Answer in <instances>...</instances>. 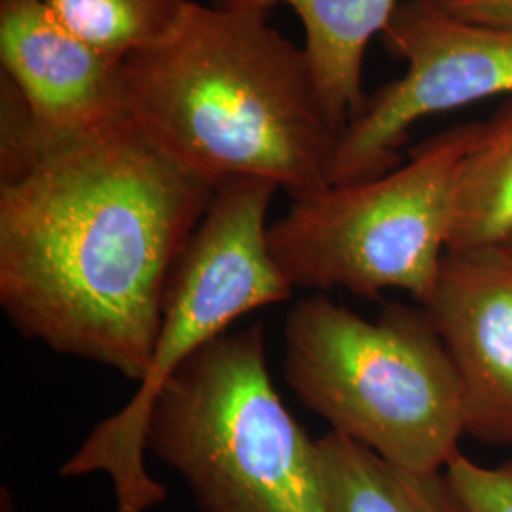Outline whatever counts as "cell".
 <instances>
[{"instance_id":"cell-1","label":"cell","mask_w":512,"mask_h":512,"mask_svg":"<svg viewBox=\"0 0 512 512\" xmlns=\"http://www.w3.org/2000/svg\"><path fill=\"white\" fill-rule=\"evenodd\" d=\"M217 186L131 120L0 183V308L27 340L141 382Z\"/></svg>"},{"instance_id":"cell-2","label":"cell","mask_w":512,"mask_h":512,"mask_svg":"<svg viewBox=\"0 0 512 512\" xmlns=\"http://www.w3.org/2000/svg\"><path fill=\"white\" fill-rule=\"evenodd\" d=\"M124 86L129 120L215 186L262 179L291 200L332 186L340 131L306 50L266 12L188 0L162 37L124 59Z\"/></svg>"},{"instance_id":"cell-3","label":"cell","mask_w":512,"mask_h":512,"mask_svg":"<svg viewBox=\"0 0 512 512\" xmlns=\"http://www.w3.org/2000/svg\"><path fill=\"white\" fill-rule=\"evenodd\" d=\"M283 340L287 385L330 433L421 475L458 454V374L420 304H391L372 321L313 294L287 313Z\"/></svg>"},{"instance_id":"cell-4","label":"cell","mask_w":512,"mask_h":512,"mask_svg":"<svg viewBox=\"0 0 512 512\" xmlns=\"http://www.w3.org/2000/svg\"><path fill=\"white\" fill-rule=\"evenodd\" d=\"M147 450L202 512H327L319 439L275 391L262 323L224 332L169 378Z\"/></svg>"},{"instance_id":"cell-5","label":"cell","mask_w":512,"mask_h":512,"mask_svg":"<svg viewBox=\"0 0 512 512\" xmlns=\"http://www.w3.org/2000/svg\"><path fill=\"white\" fill-rule=\"evenodd\" d=\"M274 183L230 179L217 186L165 294L147 374L118 412L99 421L59 471L65 478L105 475L116 512H150L167 488L148 473L147 427L169 378L239 317L291 298L293 285L268 247Z\"/></svg>"},{"instance_id":"cell-6","label":"cell","mask_w":512,"mask_h":512,"mask_svg":"<svg viewBox=\"0 0 512 512\" xmlns=\"http://www.w3.org/2000/svg\"><path fill=\"white\" fill-rule=\"evenodd\" d=\"M478 129L480 122L459 124L385 175L293 200L268 226L279 272L293 289L368 300L397 289L425 306L448 251L459 167Z\"/></svg>"},{"instance_id":"cell-7","label":"cell","mask_w":512,"mask_h":512,"mask_svg":"<svg viewBox=\"0 0 512 512\" xmlns=\"http://www.w3.org/2000/svg\"><path fill=\"white\" fill-rule=\"evenodd\" d=\"M406 73L368 97L342 131L332 184L376 179L401 165L410 128L431 114L512 93V31L456 18L429 0L399 4L382 31Z\"/></svg>"},{"instance_id":"cell-8","label":"cell","mask_w":512,"mask_h":512,"mask_svg":"<svg viewBox=\"0 0 512 512\" xmlns=\"http://www.w3.org/2000/svg\"><path fill=\"white\" fill-rule=\"evenodd\" d=\"M0 59L33 112L38 162L129 122L124 59L78 37L42 0H0Z\"/></svg>"},{"instance_id":"cell-9","label":"cell","mask_w":512,"mask_h":512,"mask_svg":"<svg viewBox=\"0 0 512 512\" xmlns=\"http://www.w3.org/2000/svg\"><path fill=\"white\" fill-rule=\"evenodd\" d=\"M423 308L458 374L465 437L512 450L511 251H446Z\"/></svg>"},{"instance_id":"cell-10","label":"cell","mask_w":512,"mask_h":512,"mask_svg":"<svg viewBox=\"0 0 512 512\" xmlns=\"http://www.w3.org/2000/svg\"><path fill=\"white\" fill-rule=\"evenodd\" d=\"M224 8L268 12L275 4L291 6L304 25L306 54L323 109L342 131L363 109V61L366 46L384 31L397 0H213Z\"/></svg>"},{"instance_id":"cell-11","label":"cell","mask_w":512,"mask_h":512,"mask_svg":"<svg viewBox=\"0 0 512 512\" xmlns=\"http://www.w3.org/2000/svg\"><path fill=\"white\" fill-rule=\"evenodd\" d=\"M319 448L327 512H469L444 471H406L330 431Z\"/></svg>"},{"instance_id":"cell-12","label":"cell","mask_w":512,"mask_h":512,"mask_svg":"<svg viewBox=\"0 0 512 512\" xmlns=\"http://www.w3.org/2000/svg\"><path fill=\"white\" fill-rule=\"evenodd\" d=\"M512 239V99L480 122L459 167L448 251L501 247Z\"/></svg>"},{"instance_id":"cell-13","label":"cell","mask_w":512,"mask_h":512,"mask_svg":"<svg viewBox=\"0 0 512 512\" xmlns=\"http://www.w3.org/2000/svg\"><path fill=\"white\" fill-rule=\"evenodd\" d=\"M78 37L116 59H126L177 21L188 0H42Z\"/></svg>"},{"instance_id":"cell-14","label":"cell","mask_w":512,"mask_h":512,"mask_svg":"<svg viewBox=\"0 0 512 512\" xmlns=\"http://www.w3.org/2000/svg\"><path fill=\"white\" fill-rule=\"evenodd\" d=\"M38 162L33 112L18 86L0 74V183L25 175Z\"/></svg>"},{"instance_id":"cell-15","label":"cell","mask_w":512,"mask_h":512,"mask_svg":"<svg viewBox=\"0 0 512 512\" xmlns=\"http://www.w3.org/2000/svg\"><path fill=\"white\" fill-rule=\"evenodd\" d=\"M444 473L467 511L512 512V458L486 467L458 452Z\"/></svg>"},{"instance_id":"cell-16","label":"cell","mask_w":512,"mask_h":512,"mask_svg":"<svg viewBox=\"0 0 512 512\" xmlns=\"http://www.w3.org/2000/svg\"><path fill=\"white\" fill-rule=\"evenodd\" d=\"M456 18L499 29L512 31V0H429Z\"/></svg>"},{"instance_id":"cell-17","label":"cell","mask_w":512,"mask_h":512,"mask_svg":"<svg viewBox=\"0 0 512 512\" xmlns=\"http://www.w3.org/2000/svg\"><path fill=\"white\" fill-rule=\"evenodd\" d=\"M505 247H507V249H509V251L512 253V239L511 241H507V243H505Z\"/></svg>"}]
</instances>
